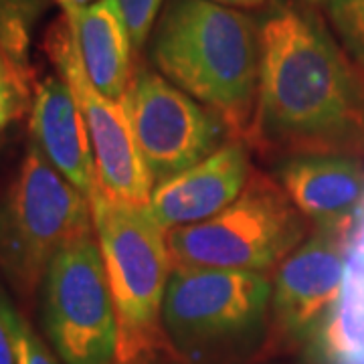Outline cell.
I'll use <instances>...</instances> for the list:
<instances>
[{
    "instance_id": "cell-1",
    "label": "cell",
    "mask_w": 364,
    "mask_h": 364,
    "mask_svg": "<svg viewBox=\"0 0 364 364\" xmlns=\"http://www.w3.org/2000/svg\"><path fill=\"white\" fill-rule=\"evenodd\" d=\"M249 144L273 154L364 158V71L306 4L273 0L259 23Z\"/></svg>"
},
{
    "instance_id": "cell-2",
    "label": "cell",
    "mask_w": 364,
    "mask_h": 364,
    "mask_svg": "<svg viewBox=\"0 0 364 364\" xmlns=\"http://www.w3.org/2000/svg\"><path fill=\"white\" fill-rule=\"evenodd\" d=\"M156 71L219 116L235 140L253 130L259 95V25L210 0H166L150 39Z\"/></svg>"
},
{
    "instance_id": "cell-3",
    "label": "cell",
    "mask_w": 364,
    "mask_h": 364,
    "mask_svg": "<svg viewBox=\"0 0 364 364\" xmlns=\"http://www.w3.org/2000/svg\"><path fill=\"white\" fill-rule=\"evenodd\" d=\"M90 203L116 314L114 364H152L168 340L164 296L172 259L166 231L148 207L112 200L100 188Z\"/></svg>"
},
{
    "instance_id": "cell-4",
    "label": "cell",
    "mask_w": 364,
    "mask_h": 364,
    "mask_svg": "<svg viewBox=\"0 0 364 364\" xmlns=\"http://www.w3.org/2000/svg\"><path fill=\"white\" fill-rule=\"evenodd\" d=\"M91 203L28 142L21 168L0 200V272L23 296L43 284L51 261L91 235Z\"/></svg>"
},
{
    "instance_id": "cell-5",
    "label": "cell",
    "mask_w": 364,
    "mask_h": 364,
    "mask_svg": "<svg viewBox=\"0 0 364 364\" xmlns=\"http://www.w3.org/2000/svg\"><path fill=\"white\" fill-rule=\"evenodd\" d=\"M308 221L279 182L251 174L239 198L207 221L166 233L172 267L265 273L298 249Z\"/></svg>"
},
{
    "instance_id": "cell-6",
    "label": "cell",
    "mask_w": 364,
    "mask_h": 364,
    "mask_svg": "<svg viewBox=\"0 0 364 364\" xmlns=\"http://www.w3.org/2000/svg\"><path fill=\"white\" fill-rule=\"evenodd\" d=\"M272 306L265 273L172 267L164 330L176 350L203 354L257 334Z\"/></svg>"
},
{
    "instance_id": "cell-7",
    "label": "cell",
    "mask_w": 364,
    "mask_h": 364,
    "mask_svg": "<svg viewBox=\"0 0 364 364\" xmlns=\"http://www.w3.org/2000/svg\"><path fill=\"white\" fill-rule=\"evenodd\" d=\"M43 324L65 364H114L116 314L95 231L51 261L41 284Z\"/></svg>"
},
{
    "instance_id": "cell-8",
    "label": "cell",
    "mask_w": 364,
    "mask_h": 364,
    "mask_svg": "<svg viewBox=\"0 0 364 364\" xmlns=\"http://www.w3.org/2000/svg\"><path fill=\"white\" fill-rule=\"evenodd\" d=\"M122 102L154 186L233 138L221 117L154 69H138Z\"/></svg>"
},
{
    "instance_id": "cell-9",
    "label": "cell",
    "mask_w": 364,
    "mask_h": 364,
    "mask_svg": "<svg viewBox=\"0 0 364 364\" xmlns=\"http://www.w3.org/2000/svg\"><path fill=\"white\" fill-rule=\"evenodd\" d=\"M45 47L59 77L73 90L81 105L95 156L97 188L112 200L146 207L154 182L144 164L128 112L122 100L105 97L93 87L65 14L55 21Z\"/></svg>"
},
{
    "instance_id": "cell-10",
    "label": "cell",
    "mask_w": 364,
    "mask_h": 364,
    "mask_svg": "<svg viewBox=\"0 0 364 364\" xmlns=\"http://www.w3.org/2000/svg\"><path fill=\"white\" fill-rule=\"evenodd\" d=\"M348 235L316 229L277 265L272 308L279 330L291 340H310L340 296Z\"/></svg>"
},
{
    "instance_id": "cell-11",
    "label": "cell",
    "mask_w": 364,
    "mask_h": 364,
    "mask_svg": "<svg viewBox=\"0 0 364 364\" xmlns=\"http://www.w3.org/2000/svg\"><path fill=\"white\" fill-rule=\"evenodd\" d=\"M251 174L245 144L231 138L198 164L158 182L146 207L166 233L198 225L235 203Z\"/></svg>"
},
{
    "instance_id": "cell-12",
    "label": "cell",
    "mask_w": 364,
    "mask_h": 364,
    "mask_svg": "<svg viewBox=\"0 0 364 364\" xmlns=\"http://www.w3.org/2000/svg\"><path fill=\"white\" fill-rule=\"evenodd\" d=\"M275 181L316 229L350 233L364 203L363 158L338 154L284 156Z\"/></svg>"
},
{
    "instance_id": "cell-13",
    "label": "cell",
    "mask_w": 364,
    "mask_h": 364,
    "mask_svg": "<svg viewBox=\"0 0 364 364\" xmlns=\"http://www.w3.org/2000/svg\"><path fill=\"white\" fill-rule=\"evenodd\" d=\"M31 136L53 168L91 198L97 191V170L87 124L73 90L57 75L35 85Z\"/></svg>"
},
{
    "instance_id": "cell-14",
    "label": "cell",
    "mask_w": 364,
    "mask_h": 364,
    "mask_svg": "<svg viewBox=\"0 0 364 364\" xmlns=\"http://www.w3.org/2000/svg\"><path fill=\"white\" fill-rule=\"evenodd\" d=\"M63 14L93 87L105 97L122 100L134 77V45L119 0H95L90 6Z\"/></svg>"
},
{
    "instance_id": "cell-15",
    "label": "cell",
    "mask_w": 364,
    "mask_h": 364,
    "mask_svg": "<svg viewBox=\"0 0 364 364\" xmlns=\"http://www.w3.org/2000/svg\"><path fill=\"white\" fill-rule=\"evenodd\" d=\"M312 342L324 364H364V203L346 241L340 296Z\"/></svg>"
},
{
    "instance_id": "cell-16",
    "label": "cell",
    "mask_w": 364,
    "mask_h": 364,
    "mask_svg": "<svg viewBox=\"0 0 364 364\" xmlns=\"http://www.w3.org/2000/svg\"><path fill=\"white\" fill-rule=\"evenodd\" d=\"M326 4L344 49L364 71V0H326Z\"/></svg>"
},
{
    "instance_id": "cell-17",
    "label": "cell",
    "mask_w": 364,
    "mask_h": 364,
    "mask_svg": "<svg viewBox=\"0 0 364 364\" xmlns=\"http://www.w3.org/2000/svg\"><path fill=\"white\" fill-rule=\"evenodd\" d=\"M11 334H13L16 364H59L39 334L28 326L16 310H11Z\"/></svg>"
},
{
    "instance_id": "cell-18",
    "label": "cell",
    "mask_w": 364,
    "mask_h": 364,
    "mask_svg": "<svg viewBox=\"0 0 364 364\" xmlns=\"http://www.w3.org/2000/svg\"><path fill=\"white\" fill-rule=\"evenodd\" d=\"M119 4L130 28L134 51H140L146 41L150 39L164 0H119Z\"/></svg>"
},
{
    "instance_id": "cell-19",
    "label": "cell",
    "mask_w": 364,
    "mask_h": 364,
    "mask_svg": "<svg viewBox=\"0 0 364 364\" xmlns=\"http://www.w3.org/2000/svg\"><path fill=\"white\" fill-rule=\"evenodd\" d=\"M31 87L16 85V83H2L0 85V132L6 130L13 122L21 119L31 107Z\"/></svg>"
},
{
    "instance_id": "cell-20",
    "label": "cell",
    "mask_w": 364,
    "mask_h": 364,
    "mask_svg": "<svg viewBox=\"0 0 364 364\" xmlns=\"http://www.w3.org/2000/svg\"><path fill=\"white\" fill-rule=\"evenodd\" d=\"M11 310L13 304L0 289V364H16L13 334H11Z\"/></svg>"
},
{
    "instance_id": "cell-21",
    "label": "cell",
    "mask_w": 364,
    "mask_h": 364,
    "mask_svg": "<svg viewBox=\"0 0 364 364\" xmlns=\"http://www.w3.org/2000/svg\"><path fill=\"white\" fill-rule=\"evenodd\" d=\"M2 83H16L31 87V69L16 63L9 51L0 45V85Z\"/></svg>"
},
{
    "instance_id": "cell-22",
    "label": "cell",
    "mask_w": 364,
    "mask_h": 364,
    "mask_svg": "<svg viewBox=\"0 0 364 364\" xmlns=\"http://www.w3.org/2000/svg\"><path fill=\"white\" fill-rule=\"evenodd\" d=\"M35 13V0H0V33L16 21L31 18Z\"/></svg>"
},
{
    "instance_id": "cell-23",
    "label": "cell",
    "mask_w": 364,
    "mask_h": 364,
    "mask_svg": "<svg viewBox=\"0 0 364 364\" xmlns=\"http://www.w3.org/2000/svg\"><path fill=\"white\" fill-rule=\"evenodd\" d=\"M210 2L221 4V6H229V9H261L269 0H210Z\"/></svg>"
},
{
    "instance_id": "cell-24",
    "label": "cell",
    "mask_w": 364,
    "mask_h": 364,
    "mask_svg": "<svg viewBox=\"0 0 364 364\" xmlns=\"http://www.w3.org/2000/svg\"><path fill=\"white\" fill-rule=\"evenodd\" d=\"M63 9V13L67 11H77V9H83V6H90L95 0H57Z\"/></svg>"
},
{
    "instance_id": "cell-25",
    "label": "cell",
    "mask_w": 364,
    "mask_h": 364,
    "mask_svg": "<svg viewBox=\"0 0 364 364\" xmlns=\"http://www.w3.org/2000/svg\"><path fill=\"white\" fill-rule=\"evenodd\" d=\"M306 2H310V4H322L326 0H306Z\"/></svg>"
}]
</instances>
